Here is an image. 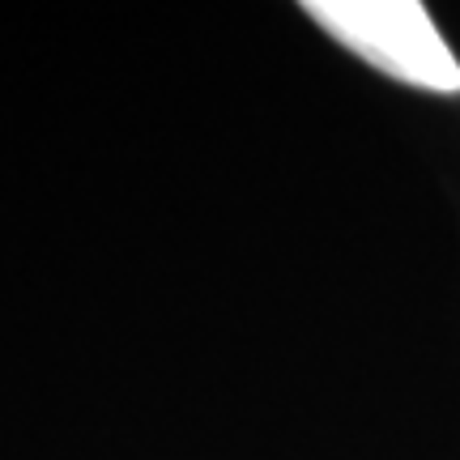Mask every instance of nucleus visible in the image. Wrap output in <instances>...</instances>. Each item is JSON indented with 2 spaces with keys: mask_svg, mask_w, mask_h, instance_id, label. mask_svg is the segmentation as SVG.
<instances>
[{
  "mask_svg": "<svg viewBox=\"0 0 460 460\" xmlns=\"http://www.w3.org/2000/svg\"><path fill=\"white\" fill-rule=\"evenodd\" d=\"M307 17L396 82L430 94H460L456 56L418 0H312Z\"/></svg>",
  "mask_w": 460,
  "mask_h": 460,
  "instance_id": "nucleus-1",
  "label": "nucleus"
}]
</instances>
